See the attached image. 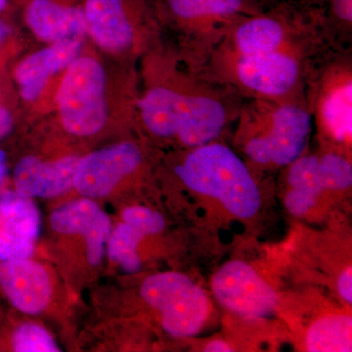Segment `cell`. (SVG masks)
I'll use <instances>...</instances> for the list:
<instances>
[{
  "label": "cell",
  "instance_id": "1",
  "mask_svg": "<svg viewBox=\"0 0 352 352\" xmlns=\"http://www.w3.org/2000/svg\"><path fill=\"white\" fill-rule=\"evenodd\" d=\"M138 110L153 135L175 138L189 148L214 141L232 113L220 92L200 78L150 87L138 101Z\"/></svg>",
  "mask_w": 352,
  "mask_h": 352
},
{
  "label": "cell",
  "instance_id": "2",
  "mask_svg": "<svg viewBox=\"0 0 352 352\" xmlns=\"http://www.w3.org/2000/svg\"><path fill=\"white\" fill-rule=\"evenodd\" d=\"M237 138L247 157L261 166H289L302 156L311 116L294 99H254L241 109Z\"/></svg>",
  "mask_w": 352,
  "mask_h": 352
},
{
  "label": "cell",
  "instance_id": "3",
  "mask_svg": "<svg viewBox=\"0 0 352 352\" xmlns=\"http://www.w3.org/2000/svg\"><path fill=\"white\" fill-rule=\"evenodd\" d=\"M192 191L219 201L230 214L250 219L261 208V192L245 162L220 143L192 148L175 168Z\"/></svg>",
  "mask_w": 352,
  "mask_h": 352
},
{
  "label": "cell",
  "instance_id": "4",
  "mask_svg": "<svg viewBox=\"0 0 352 352\" xmlns=\"http://www.w3.org/2000/svg\"><path fill=\"white\" fill-rule=\"evenodd\" d=\"M62 126L76 136H91L107 120L106 74L91 57H78L69 65L57 94Z\"/></svg>",
  "mask_w": 352,
  "mask_h": 352
},
{
  "label": "cell",
  "instance_id": "5",
  "mask_svg": "<svg viewBox=\"0 0 352 352\" xmlns=\"http://www.w3.org/2000/svg\"><path fill=\"white\" fill-rule=\"evenodd\" d=\"M141 296L156 308L164 330L175 337H191L207 321L210 302L204 289L186 275L159 273L145 280Z\"/></svg>",
  "mask_w": 352,
  "mask_h": 352
},
{
  "label": "cell",
  "instance_id": "6",
  "mask_svg": "<svg viewBox=\"0 0 352 352\" xmlns=\"http://www.w3.org/2000/svg\"><path fill=\"white\" fill-rule=\"evenodd\" d=\"M227 76L254 99L288 98L300 78V64L296 53L285 46L263 54L224 58Z\"/></svg>",
  "mask_w": 352,
  "mask_h": 352
},
{
  "label": "cell",
  "instance_id": "7",
  "mask_svg": "<svg viewBox=\"0 0 352 352\" xmlns=\"http://www.w3.org/2000/svg\"><path fill=\"white\" fill-rule=\"evenodd\" d=\"M214 296L224 307L248 318L274 314L278 298L274 289L249 264L232 261L212 278Z\"/></svg>",
  "mask_w": 352,
  "mask_h": 352
},
{
  "label": "cell",
  "instance_id": "8",
  "mask_svg": "<svg viewBox=\"0 0 352 352\" xmlns=\"http://www.w3.org/2000/svg\"><path fill=\"white\" fill-rule=\"evenodd\" d=\"M142 155L131 142L109 146L78 160L74 187L87 198L108 195L126 176L138 170Z\"/></svg>",
  "mask_w": 352,
  "mask_h": 352
},
{
  "label": "cell",
  "instance_id": "9",
  "mask_svg": "<svg viewBox=\"0 0 352 352\" xmlns=\"http://www.w3.org/2000/svg\"><path fill=\"white\" fill-rule=\"evenodd\" d=\"M145 9L143 0H85L87 32L102 50L126 52L135 43L136 23Z\"/></svg>",
  "mask_w": 352,
  "mask_h": 352
},
{
  "label": "cell",
  "instance_id": "10",
  "mask_svg": "<svg viewBox=\"0 0 352 352\" xmlns=\"http://www.w3.org/2000/svg\"><path fill=\"white\" fill-rule=\"evenodd\" d=\"M25 17L34 36L50 44L82 41L87 32L85 3L67 0H29Z\"/></svg>",
  "mask_w": 352,
  "mask_h": 352
},
{
  "label": "cell",
  "instance_id": "11",
  "mask_svg": "<svg viewBox=\"0 0 352 352\" xmlns=\"http://www.w3.org/2000/svg\"><path fill=\"white\" fill-rule=\"evenodd\" d=\"M317 124L340 145H351L352 138V76L351 69H333L324 80L316 102Z\"/></svg>",
  "mask_w": 352,
  "mask_h": 352
},
{
  "label": "cell",
  "instance_id": "12",
  "mask_svg": "<svg viewBox=\"0 0 352 352\" xmlns=\"http://www.w3.org/2000/svg\"><path fill=\"white\" fill-rule=\"evenodd\" d=\"M53 230L62 234H80L87 240V259L98 265L112 232V222L95 201L83 199L58 208L51 215Z\"/></svg>",
  "mask_w": 352,
  "mask_h": 352
},
{
  "label": "cell",
  "instance_id": "13",
  "mask_svg": "<svg viewBox=\"0 0 352 352\" xmlns=\"http://www.w3.org/2000/svg\"><path fill=\"white\" fill-rule=\"evenodd\" d=\"M0 288L24 314H39L50 302V276L43 266L29 258L0 263Z\"/></svg>",
  "mask_w": 352,
  "mask_h": 352
},
{
  "label": "cell",
  "instance_id": "14",
  "mask_svg": "<svg viewBox=\"0 0 352 352\" xmlns=\"http://www.w3.org/2000/svg\"><path fill=\"white\" fill-rule=\"evenodd\" d=\"M78 157H64L44 162L34 156L23 157L14 170L16 192L28 198H51L74 186Z\"/></svg>",
  "mask_w": 352,
  "mask_h": 352
},
{
  "label": "cell",
  "instance_id": "15",
  "mask_svg": "<svg viewBox=\"0 0 352 352\" xmlns=\"http://www.w3.org/2000/svg\"><path fill=\"white\" fill-rule=\"evenodd\" d=\"M171 15L199 34L229 30L254 15L251 0H166Z\"/></svg>",
  "mask_w": 352,
  "mask_h": 352
},
{
  "label": "cell",
  "instance_id": "16",
  "mask_svg": "<svg viewBox=\"0 0 352 352\" xmlns=\"http://www.w3.org/2000/svg\"><path fill=\"white\" fill-rule=\"evenodd\" d=\"M82 41L51 43L25 57L15 71L21 95L27 101H34L43 92L50 78L67 69L82 50Z\"/></svg>",
  "mask_w": 352,
  "mask_h": 352
},
{
  "label": "cell",
  "instance_id": "17",
  "mask_svg": "<svg viewBox=\"0 0 352 352\" xmlns=\"http://www.w3.org/2000/svg\"><path fill=\"white\" fill-rule=\"evenodd\" d=\"M231 41L226 55L247 56L280 50L287 43L286 27L270 16L245 17L231 27Z\"/></svg>",
  "mask_w": 352,
  "mask_h": 352
},
{
  "label": "cell",
  "instance_id": "18",
  "mask_svg": "<svg viewBox=\"0 0 352 352\" xmlns=\"http://www.w3.org/2000/svg\"><path fill=\"white\" fill-rule=\"evenodd\" d=\"M289 166V190L285 198V205L289 214L302 217L316 205L317 199L326 190L319 156H300Z\"/></svg>",
  "mask_w": 352,
  "mask_h": 352
},
{
  "label": "cell",
  "instance_id": "19",
  "mask_svg": "<svg viewBox=\"0 0 352 352\" xmlns=\"http://www.w3.org/2000/svg\"><path fill=\"white\" fill-rule=\"evenodd\" d=\"M0 228L34 242L41 231V217L31 198L17 192L4 193L0 200Z\"/></svg>",
  "mask_w": 352,
  "mask_h": 352
},
{
  "label": "cell",
  "instance_id": "20",
  "mask_svg": "<svg viewBox=\"0 0 352 352\" xmlns=\"http://www.w3.org/2000/svg\"><path fill=\"white\" fill-rule=\"evenodd\" d=\"M352 318L351 315L333 314L322 317L310 326L307 335V349L311 352L351 351Z\"/></svg>",
  "mask_w": 352,
  "mask_h": 352
},
{
  "label": "cell",
  "instance_id": "21",
  "mask_svg": "<svg viewBox=\"0 0 352 352\" xmlns=\"http://www.w3.org/2000/svg\"><path fill=\"white\" fill-rule=\"evenodd\" d=\"M145 234L131 224L120 223L111 232L108 240V254L113 261L120 264L127 273L138 272L141 261L138 245Z\"/></svg>",
  "mask_w": 352,
  "mask_h": 352
},
{
  "label": "cell",
  "instance_id": "22",
  "mask_svg": "<svg viewBox=\"0 0 352 352\" xmlns=\"http://www.w3.org/2000/svg\"><path fill=\"white\" fill-rule=\"evenodd\" d=\"M319 163L326 190L342 191L351 186L352 166L347 157L339 153H327L319 156Z\"/></svg>",
  "mask_w": 352,
  "mask_h": 352
},
{
  "label": "cell",
  "instance_id": "23",
  "mask_svg": "<svg viewBox=\"0 0 352 352\" xmlns=\"http://www.w3.org/2000/svg\"><path fill=\"white\" fill-rule=\"evenodd\" d=\"M14 351L17 352H57L60 351L52 337L34 323L19 326L13 335Z\"/></svg>",
  "mask_w": 352,
  "mask_h": 352
},
{
  "label": "cell",
  "instance_id": "24",
  "mask_svg": "<svg viewBox=\"0 0 352 352\" xmlns=\"http://www.w3.org/2000/svg\"><path fill=\"white\" fill-rule=\"evenodd\" d=\"M122 219L147 235L161 232L164 228L163 215L145 207H131L124 210Z\"/></svg>",
  "mask_w": 352,
  "mask_h": 352
},
{
  "label": "cell",
  "instance_id": "25",
  "mask_svg": "<svg viewBox=\"0 0 352 352\" xmlns=\"http://www.w3.org/2000/svg\"><path fill=\"white\" fill-rule=\"evenodd\" d=\"M34 241L25 239L0 228V263L31 258Z\"/></svg>",
  "mask_w": 352,
  "mask_h": 352
},
{
  "label": "cell",
  "instance_id": "26",
  "mask_svg": "<svg viewBox=\"0 0 352 352\" xmlns=\"http://www.w3.org/2000/svg\"><path fill=\"white\" fill-rule=\"evenodd\" d=\"M338 289L339 294L347 303H352V275L351 267L349 266L338 279Z\"/></svg>",
  "mask_w": 352,
  "mask_h": 352
},
{
  "label": "cell",
  "instance_id": "27",
  "mask_svg": "<svg viewBox=\"0 0 352 352\" xmlns=\"http://www.w3.org/2000/svg\"><path fill=\"white\" fill-rule=\"evenodd\" d=\"M333 9L342 19L351 22V0H335Z\"/></svg>",
  "mask_w": 352,
  "mask_h": 352
},
{
  "label": "cell",
  "instance_id": "28",
  "mask_svg": "<svg viewBox=\"0 0 352 352\" xmlns=\"http://www.w3.org/2000/svg\"><path fill=\"white\" fill-rule=\"evenodd\" d=\"M12 118L6 108L0 106V138H4L11 131Z\"/></svg>",
  "mask_w": 352,
  "mask_h": 352
},
{
  "label": "cell",
  "instance_id": "29",
  "mask_svg": "<svg viewBox=\"0 0 352 352\" xmlns=\"http://www.w3.org/2000/svg\"><path fill=\"white\" fill-rule=\"evenodd\" d=\"M233 351L231 346L221 340H212V342H208L204 349V351L206 352H230Z\"/></svg>",
  "mask_w": 352,
  "mask_h": 352
},
{
  "label": "cell",
  "instance_id": "30",
  "mask_svg": "<svg viewBox=\"0 0 352 352\" xmlns=\"http://www.w3.org/2000/svg\"><path fill=\"white\" fill-rule=\"evenodd\" d=\"M6 154L2 150H0V185L3 182L6 177L7 164H6Z\"/></svg>",
  "mask_w": 352,
  "mask_h": 352
},
{
  "label": "cell",
  "instance_id": "31",
  "mask_svg": "<svg viewBox=\"0 0 352 352\" xmlns=\"http://www.w3.org/2000/svg\"><path fill=\"white\" fill-rule=\"evenodd\" d=\"M9 32H10V29H9L8 25L0 21V43L7 38Z\"/></svg>",
  "mask_w": 352,
  "mask_h": 352
},
{
  "label": "cell",
  "instance_id": "32",
  "mask_svg": "<svg viewBox=\"0 0 352 352\" xmlns=\"http://www.w3.org/2000/svg\"><path fill=\"white\" fill-rule=\"evenodd\" d=\"M7 3H8V0H0V12L6 8Z\"/></svg>",
  "mask_w": 352,
  "mask_h": 352
}]
</instances>
